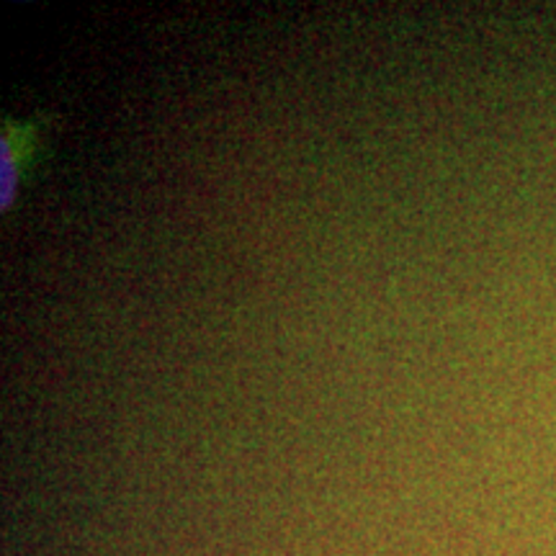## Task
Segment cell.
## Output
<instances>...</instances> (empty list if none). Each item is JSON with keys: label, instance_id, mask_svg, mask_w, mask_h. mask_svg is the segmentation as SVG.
Listing matches in <instances>:
<instances>
[{"label": "cell", "instance_id": "6da1fadb", "mask_svg": "<svg viewBox=\"0 0 556 556\" xmlns=\"http://www.w3.org/2000/svg\"><path fill=\"white\" fill-rule=\"evenodd\" d=\"M34 127L26 124H9L3 131V165H0V204L9 208L18 184V160L31 150Z\"/></svg>", "mask_w": 556, "mask_h": 556}]
</instances>
